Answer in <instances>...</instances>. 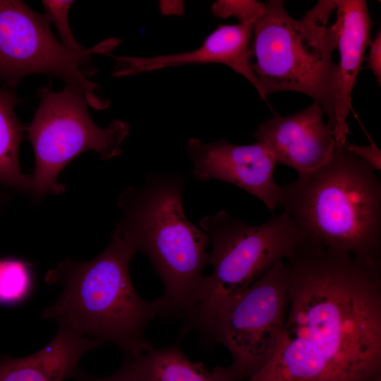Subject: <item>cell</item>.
<instances>
[{"label": "cell", "mask_w": 381, "mask_h": 381, "mask_svg": "<svg viewBox=\"0 0 381 381\" xmlns=\"http://www.w3.org/2000/svg\"><path fill=\"white\" fill-rule=\"evenodd\" d=\"M380 381H381V380H380Z\"/></svg>", "instance_id": "cell-23"}, {"label": "cell", "mask_w": 381, "mask_h": 381, "mask_svg": "<svg viewBox=\"0 0 381 381\" xmlns=\"http://www.w3.org/2000/svg\"><path fill=\"white\" fill-rule=\"evenodd\" d=\"M186 152L197 180L230 183L261 200L271 212L277 208L279 186L273 176L277 162L261 143L236 145L224 139L205 143L190 138Z\"/></svg>", "instance_id": "cell-10"}, {"label": "cell", "mask_w": 381, "mask_h": 381, "mask_svg": "<svg viewBox=\"0 0 381 381\" xmlns=\"http://www.w3.org/2000/svg\"><path fill=\"white\" fill-rule=\"evenodd\" d=\"M270 361L248 381L381 380V264L301 243Z\"/></svg>", "instance_id": "cell-1"}, {"label": "cell", "mask_w": 381, "mask_h": 381, "mask_svg": "<svg viewBox=\"0 0 381 381\" xmlns=\"http://www.w3.org/2000/svg\"><path fill=\"white\" fill-rule=\"evenodd\" d=\"M74 3L72 0H43L44 14L55 26L60 42L68 49L81 51L86 49L74 37L68 23V12Z\"/></svg>", "instance_id": "cell-18"}, {"label": "cell", "mask_w": 381, "mask_h": 381, "mask_svg": "<svg viewBox=\"0 0 381 381\" xmlns=\"http://www.w3.org/2000/svg\"><path fill=\"white\" fill-rule=\"evenodd\" d=\"M315 102L291 115H274L259 124L253 135L274 155L277 164L288 166L298 176L308 174L332 157L336 146L334 129L323 119Z\"/></svg>", "instance_id": "cell-11"}, {"label": "cell", "mask_w": 381, "mask_h": 381, "mask_svg": "<svg viewBox=\"0 0 381 381\" xmlns=\"http://www.w3.org/2000/svg\"><path fill=\"white\" fill-rule=\"evenodd\" d=\"M183 188L179 174L152 173L141 188H128L118 199L123 215L117 228L161 278L164 291L153 301L167 318H183L192 309L207 265L210 238L187 219Z\"/></svg>", "instance_id": "cell-4"}, {"label": "cell", "mask_w": 381, "mask_h": 381, "mask_svg": "<svg viewBox=\"0 0 381 381\" xmlns=\"http://www.w3.org/2000/svg\"><path fill=\"white\" fill-rule=\"evenodd\" d=\"M265 8L266 3L255 0H218L212 4L210 10L217 17H235L239 23H255Z\"/></svg>", "instance_id": "cell-19"}, {"label": "cell", "mask_w": 381, "mask_h": 381, "mask_svg": "<svg viewBox=\"0 0 381 381\" xmlns=\"http://www.w3.org/2000/svg\"><path fill=\"white\" fill-rule=\"evenodd\" d=\"M40 105L26 133L35 153L32 191L37 196L64 190L57 178L73 159L85 151H95L103 160L122 152L129 133L127 123L116 119L105 128L92 120L89 104L79 89L65 85L55 92L46 87L39 91Z\"/></svg>", "instance_id": "cell-8"}, {"label": "cell", "mask_w": 381, "mask_h": 381, "mask_svg": "<svg viewBox=\"0 0 381 381\" xmlns=\"http://www.w3.org/2000/svg\"><path fill=\"white\" fill-rule=\"evenodd\" d=\"M199 225L212 244L207 265L212 270L205 276L193 307L183 318L182 329L195 330L205 340L226 303L277 263L290 258L303 241L284 212L250 226L221 210L202 218Z\"/></svg>", "instance_id": "cell-6"}, {"label": "cell", "mask_w": 381, "mask_h": 381, "mask_svg": "<svg viewBox=\"0 0 381 381\" xmlns=\"http://www.w3.org/2000/svg\"><path fill=\"white\" fill-rule=\"evenodd\" d=\"M20 102V99L11 90L0 88V183L32 191V177L23 174L18 157L26 132L15 112Z\"/></svg>", "instance_id": "cell-16"}, {"label": "cell", "mask_w": 381, "mask_h": 381, "mask_svg": "<svg viewBox=\"0 0 381 381\" xmlns=\"http://www.w3.org/2000/svg\"><path fill=\"white\" fill-rule=\"evenodd\" d=\"M102 343L59 327L52 340L35 353L20 358H0V381H64L76 378L79 361Z\"/></svg>", "instance_id": "cell-14"}, {"label": "cell", "mask_w": 381, "mask_h": 381, "mask_svg": "<svg viewBox=\"0 0 381 381\" xmlns=\"http://www.w3.org/2000/svg\"><path fill=\"white\" fill-rule=\"evenodd\" d=\"M368 136L370 144L365 146L356 145L346 141L345 147L347 150L361 158L370 165L375 171L381 170V150L365 130Z\"/></svg>", "instance_id": "cell-20"}, {"label": "cell", "mask_w": 381, "mask_h": 381, "mask_svg": "<svg viewBox=\"0 0 381 381\" xmlns=\"http://www.w3.org/2000/svg\"><path fill=\"white\" fill-rule=\"evenodd\" d=\"M75 379L78 381H139L126 361L121 368L111 376L93 377L80 370Z\"/></svg>", "instance_id": "cell-22"}, {"label": "cell", "mask_w": 381, "mask_h": 381, "mask_svg": "<svg viewBox=\"0 0 381 381\" xmlns=\"http://www.w3.org/2000/svg\"><path fill=\"white\" fill-rule=\"evenodd\" d=\"M335 8L334 0H320L298 20L287 13L284 1H268L250 42L251 67L265 98L284 91L306 95L327 114L333 129L337 35L328 23Z\"/></svg>", "instance_id": "cell-5"}, {"label": "cell", "mask_w": 381, "mask_h": 381, "mask_svg": "<svg viewBox=\"0 0 381 381\" xmlns=\"http://www.w3.org/2000/svg\"><path fill=\"white\" fill-rule=\"evenodd\" d=\"M339 61L334 96V135L336 145L346 143L349 129L346 122L351 110V92L360 72L367 47L370 44L373 22L365 0H334Z\"/></svg>", "instance_id": "cell-13"}, {"label": "cell", "mask_w": 381, "mask_h": 381, "mask_svg": "<svg viewBox=\"0 0 381 381\" xmlns=\"http://www.w3.org/2000/svg\"><path fill=\"white\" fill-rule=\"evenodd\" d=\"M51 23L20 0H0V80L16 87L24 77L42 74L61 79L83 92L90 107L104 110L110 104L98 97L89 79L96 71L94 54H109L120 42L114 37L81 51L66 48L54 36Z\"/></svg>", "instance_id": "cell-7"}, {"label": "cell", "mask_w": 381, "mask_h": 381, "mask_svg": "<svg viewBox=\"0 0 381 381\" xmlns=\"http://www.w3.org/2000/svg\"><path fill=\"white\" fill-rule=\"evenodd\" d=\"M186 334L161 349L152 348L138 356H128L126 361L139 381H238L226 368L210 370L202 362H193L183 352L181 341Z\"/></svg>", "instance_id": "cell-15"}, {"label": "cell", "mask_w": 381, "mask_h": 381, "mask_svg": "<svg viewBox=\"0 0 381 381\" xmlns=\"http://www.w3.org/2000/svg\"><path fill=\"white\" fill-rule=\"evenodd\" d=\"M369 56L367 59L368 68L376 77L377 83H381V32L379 30L370 42Z\"/></svg>", "instance_id": "cell-21"}, {"label": "cell", "mask_w": 381, "mask_h": 381, "mask_svg": "<svg viewBox=\"0 0 381 381\" xmlns=\"http://www.w3.org/2000/svg\"><path fill=\"white\" fill-rule=\"evenodd\" d=\"M375 170L345 145L317 169L279 186L277 207L303 243L381 262V183Z\"/></svg>", "instance_id": "cell-2"}, {"label": "cell", "mask_w": 381, "mask_h": 381, "mask_svg": "<svg viewBox=\"0 0 381 381\" xmlns=\"http://www.w3.org/2000/svg\"><path fill=\"white\" fill-rule=\"evenodd\" d=\"M138 253L128 236L116 227L105 249L87 262H61L45 276L59 283L58 299L42 318L102 344L111 342L132 356L153 348L145 329L158 315L154 301L145 302L136 292L129 264Z\"/></svg>", "instance_id": "cell-3"}, {"label": "cell", "mask_w": 381, "mask_h": 381, "mask_svg": "<svg viewBox=\"0 0 381 381\" xmlns=\"http://www.w3.org/2000/svg\"><path fill=\"white\" fill-rule=\"evenodd\" d=\"M288 271L279 262L222 310L205 339L229 351L226 369L240 381L259 372L273 356L287 310Z\"/></svg>", "instance_id": "cell-9"}, {"label": "cell", "mask_w": 381, "mask_h": 381, "mask_svg": "<svg viewBox=\"0 0 381 381\" xmlns=\"http://www.w3.org/2000/svg\"><path fill=\"white\" fill-rule=\"evenodd\" d=\"M32 288L30 265L16 258H0V303L24 300Z\"/></svg>", "instance_id": "cell-17"}, {"label": "cell", "mask_w": 381, "mask_h": 381, "mask_svg": "<svg viewBox=\"0 0 381 381\" xmlns=\"http://www.w3.org/2000/svg\"><path fill=\"white\" fill-rule=\"evenodd\" d=\"M255 23L219 25L195 49L151 57L114 56L112 75L131 76L165 68L217 63L245 77L266 99L260 81L251 67L250 42Z\"/></svg>", "instance_id": "cell-12"}]
</instances>
